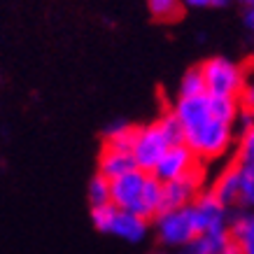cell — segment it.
Segmentation results:
<instances>
[{"label": "cell", "instance_id": "6da1fadb", "mask_svg": "<svg viewBox=\"0 0 254 254\" xmlns=\"http://www.w3.org/2000/svg\"><path fill=\"white\" fill-rule=\"evenodd\" d=\"M231 124L219 122L215 117H210L203 124L185 131V145L198 156V161L219 159L222 154H226V149L231 147Z\"/></svg>", "mask_w": 254, "mask_h": 254}, {"label": "cell", "instance_id": "7a4b0ae2", "mask_svg": "<svg viewBox=\"0 0 254 254\" xmlns=\"http://www.w3.org/2000/svg\"><path fill=\"white\" fill-rule=\"evenodd\" d=\"M205 89L210 96H222V98H240L243 86H245V72L229 59H210L200 65Z\"/></svg>", "mask_w": 254, "mask_h": 254}, {"label": "cell", "instance_id": "3957f363", "mask_svg": "<svg viewBox=\"0 0 254 254\" xmlns=\"http://www.w3.org/2000/svg\"><path fill=\"white\" fill-rule=\"evenodd\" d=\"M156 236L163 245L168 247H182L187 243H191L193 238H198V226L193 219L191 205L189 208H177V210H163L154 217Z\"/></svg>", "mask_w": 254, "mask_h": 254}, {"label": "cell", "instance_id": "277c9868", "mask_svg": "<svg viewBox=\"0 0 254 254\" xmlns=\"http://www.w3.org/2000/svg\"><path fill=\"white\" fill-rule=\"evenodd\" d=\"M170 140L166 138L161 124L154 122L149 126H138V135L133 142L131 154L135 159V166L145 173H152L156 168V163L161 161V156L170 149Z\"/></svg>", "mask_w": 254, "mask_h": 254}, {"label": "cell", "instance_id": "5b68a950", "mask_svg": "<svg viewBox=\"0 0 254 254\" xmlns=\"http://www.w3.org/2000/svg\"><path fill=\"white\" fill-rule=\"evenodd\" d=\"M191 212L200 236L229 229V219H231L229 217V205H224L212 189L210 191H200L196 196V200L191 203Z\"/></svg>", "mask_w": 254, "mask_h": 254}, {"label": "cell", "instance_id": "8992f818", "mask_svg": "<svg viewBox=\"0 0 254 254\" xmlns=\"http://www.w3.org/2000/svg\"><path fill=\"white\" fill-rule=\"evenodd\" d=\"M147 175H149V173L135 168V170H131V173H126V175L112 180V182H110V189H112V205H117L119 210H128V212L140 215Z\"/></svg>", "mask_w": 254, "mask_h": 254}, {"label": "cell", "instance_id": "52a82bcc", "mask_svg": "<svg viewBox=\"0 0 254 254\" xmlns=\"http://www.w3.org/2000/svg\"><path fill=\"white\" fill-rule=\"evenodd\" d=\"M198 166V156L193 154L191 149L182 142V145H173L161 156V161L156 163V168L152 170V175L161 182H173V180H180V177L193 173Z\"/></svg>", "mask_w": 254, "mask_h": 254}, {"label": "cell", "instance_id": "ba28073f", "mask_svg": "<svg viewBox=\"0 0 254 254\" xmlns=\"http://www.w3.org/2000/svg\"><path fill=\"white\" fill-rule=\"evenodd\" d=\"M200 185H203V173L196 168L189 175L173 180V182H163V210H177V208H189L196 196L200 193Z\"/></svg>", "mask_w": 254, "mask_h": 254}, {"label": "cell", "instance_id": "9c48e42d", "mask_svg": "<svg viewBox=\"0 0 254 254\" xmlns=\"http://www.w3.org/2000/svg\"><path fill=\"white\" fill-rule=\"evenodd\" d=\"M147 231H149V219H145L142 215H135V212H128V210H117V217L112 222V229H110L112 236L126 240V243L145 240Z\"/></svg>", "mask_w": 254, "mask_h": 254}, {"label": "cell", "instance_id": "30bf717a", "mask_svg": "<svg viewBox=\"0 0 254 254\" xmlns=\"http://www.w3.org/2000/svg\"><path fill=\"white\" fill-rule=\"evenodd\" d=\"M135 159H133L131 152H124V149H112V147H105L103 145V152H100V159H98V175L108 177L110 182L117 180V177L126 175L135 170Z\"/></svg>", "mask_w": 254, "mask_h": 254}, {"label": "cell", "instance_id": "8fae6325", "mask_svg": "<svg viewBox=\"0 0 254 254\" xmlns=\"http://www.w3.org/2000/svg\"><path fill=\"white\" fill-rule=\"evenodd\" d=\"M229 231L243 254H254V212H240L229 219Z\"/></svg>", "mask_w": 254, "mask_h": 254}, {"label": "cell", "instance_id": "7c38bea8", "mask_svg": "<svg viewBox=\"0 0 254 254\" xmlns=\"http://www.w3.org/2000/svg\"><path fill=\"white\" fill-rule=\"evenodd\" d=\"M163 208V182L156 180L152 173L147 175L145 182V191H142V208H140V215L145 219H152L161 212Z\"/></svg>", "mask_w": 254, "mask_h": 254}, {"label": "cell", "instance_id": "4fadbf2b", "mask_svg": "<svg viewBox=\"0 0 254 254\" xmlns=\"http://www.w3.org/2000/svg\"><path fill=\"white\" fill-rule=\"evenodd\" d=\"M212 191L219 196L224 205H236L240 191V166H231L229 170H224L212 187Z\"/></svg>", "mask_w": 254, "mask_h": 254}, {"label": "cell", "instance_id": "5bb4252c", "mask_svg": "<svg viewBox=\"0 0 254 254\" xmlns=\"http://www.w3.org/2000/svg\"><path fill=\"white\" fill-rule=\"evenodd\" d=\"M135 135H138V126H131V124H124V122L112 124L108 128V133H105V147L131 152Z\"/></svg>", "mask_w": 254, "mask_h": 254}, {"label": "cell", "instance_id": "9a60e30c", "mask_svg": "<svg viewBox=\"0 0 254 254\" xmlns=\"http://www.w3.org/2000/svg\"><path fill=\"white\" fill-rule=\"evenodd\" d=\"M147 9H149V14L154 16L156 21L170 23L182 16L185 2L182 0H147Z\"/></svg>", "mask_w": 254, "mask_h": 254}, {"label": "cell", "instance_id": "2e32d148", "mask_svg": "<svg viewBox=\"0 0 254 254\" xmlns=\"http://www.w3.org/2000/svg\"><path fill=\"white\" fill-rule=\"evenodd\" d=\"M240 166V191H238V200L236 205H240L243 210H254V173L247 166Z\"/></svg>", "mask_w": 254, "mask_h": 254}, {"label": "cell", "instance_id": "e0dca14e", "mask_svg": "<svg viewBox=\"0 0 254 254\" xmlns=\"http://www.w3.org/2000/svg\"><path fill=\"white\" fill-rule=\"evenodd\" d=\"M89 203L91 208H100L112 203V189H110V180L103 175H96L89 182Z\"/></svg>", "mask_w": 254, "mask_h": 254}, {"label": "cell", "instance_id": "ac0fdd59", "mask_svg": "<svg viewBox=\"0 0 254 254\" xmlns=\"http://www.w3.org/2000/svg\"><path fill=\"white\" fill-rule=\"evenodd\" d=\"M200 93H208V89H205V77H203V70H200V68H191L185 77H182V82H180V98L200 96Z\"/></svg>", "mask_w": 254, "mask_h": 254}, {"label": "cell", "instance_id": "d6986e66", "mask_svg": "<svg viewBox=\"0 0 254 254\" xmlns=\"http://www.w3.org/2000/svg\"><path fill=\"white\" fill-rule=\"evenodd\" d=\"M117 205L108 203V205H100V208H91V219H93V226L103 233H110L112 229V222H115L117 217Z\"/></svg>", "mask_w": 254, "mask_h": 254}, {"label": "cell", "instance_id": "ffe728a7", "mask_svg": "<svg viewBox=\"0 0 254 254\" xmlns=\"http://www.w3.org/2000/svg\"><path fill=\"white\" fill-rule=\"evenodd\" d=\"M159 124H161L166 138L170 140V145H182V142H185V128H182V124L177 122V117L173 115V112L163 115L161 119H159Z\"/></svg>", "mask_w": 254, "mask_h": 254}, {"label": "cell", "instance_id": "44dd1931", "mask_svg": "<svg viewBox=\"0 0 254 254\" xmlns=\"http://www.w3.org/2000/svg\"><path fill=\"white\" fill-rule=\"evenodd\" d=\"M175 254H210L208 240H205V236H198V238H193L191 243H187V245H182V247H177Z\"/></svg>", "mask_w": 254, "mask_h": 254}, {"label": "cell", "instance_id": "7402d4cb", "mask_svg": "<svg viewBox=\"0 0 254 254\" xmlns=\"http://www.w3.org/2000/svg\"><path fill=\"white\" fill-rule=\"evenodd\" d=\"M254 156V126H247L240 140V161H247Z\"/></svg>", "mask_w": 254, "mask_h": 254}, {"label": "cell", "instance_id": "603a6c76", "mask_svg": "<svg viewBox=\"0 0 254 254\" xmlns=\"http://www.w3.org/2000/svg\"><path fill=\"white\" fill-rule=\"evenodd\" d=\"M240 105L245 108V112H250L252 115L254 112V82L252 84H245L243 86V93H240Z\"/></svg>", "mask_w": 254, "mask_h": 254}, {"label": "cell", "instance_id": "cb8c5ba5", "mask_svg": "<svg viewBox=\"0 0 254 254\" xmlns=\"http://www.w3.org/2000/svg\"><path fill=\"white\" fill-rule=\"evenodd\" d=\"M189 7H222V5H229L231 0H182Z\"/></svg>", "mask_w": 254, "mask_h": 254}, {"label": "cell", "instance_id": "d4e9b609", "mask_svg": "<svg viewBox=\"0 0 254 254\" xmlns=\"http://www.w3.org/2000/svg\"><path fill=\"white\" fill-rule=\"evenodd\" d=\"M247 26H250V28H254V7H250V12H247Z\"/></svg>", "mask_w": 254, "mask_h": 254}, {"label": "cell", "instance_id": "484cf974", "mask_svg": "<svg viewBox=\"0 0 254 254\" xmlns=\"http://www.w3.org/2000/svg\"><path fill=\"white\" fill-rule=\"evenodd\" d=\"M240 163H243V166H247V168L254 173V156H252V159H247V161H240Z\"/></svg>", "mask_w": 254, "mask_h": 254}, {"label": "cell", "instance_id": "4316f807", "mask_svg": "<svg viewBox=\"0 0 254 254\" xmlns=\"http://www.w3.org/2000/svg\"><path fill=\"white\" fill-rule=\"evenodd\" d=\"M247 115H250V112H247ZM250 117H252V126H254V112H252V115H250Z\"/></svg>", "mask_w": 254, "mask_h": 254}, {"label": "cell", "instance_id": "83f0119b", "mask_svg": "<svg viewBox=\"0 0 254 254\" xmlns=\"http://www.w3.org/2000/svg\"><path fill=\"white\" fill-rule=\"evenodd\" d=\"M252 7H254V5H252Z\"/></svg>", "mask_w": 254, "mask_h": 254}]
</instances>
